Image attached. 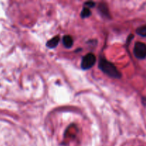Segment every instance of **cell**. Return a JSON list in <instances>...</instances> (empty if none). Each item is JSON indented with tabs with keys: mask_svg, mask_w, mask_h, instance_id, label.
Segmentation results:
<instances>
[{
	"mask_svg": "<svg viewBox=\"0 0 146 146\" xmlns=\"http://www.w3.org/2000/svg\"><path fill=\"white\" fill-rule=\"evenodd\" d=\"M62 42L63 44L64 45V46L66 47V48H71V47L72 46L73 44H74V41H73L72 37L69 35L64 36L62 38Z\"/></svg>",
	"mask_w": 146,
	"mask_h": 146,
	"instance_id": "cell-5",
	"label": "cell"
},
{
	"mask_svg": "<svg viewBox=\"0 0 146 146\" xmlns=\"http://www.w3.org/2000/svg\"><path fill=\"white\" fill-rule=\"evenodd\" d=\"M133 54L138 59L143 60L146 58V44L137 41L134 45Z\"/></svg>",
	"mask_w": 146,
	"mask_h": 146,
	"instance_id": "cell-2",
	"label": "cell"
},
{
	"mask_svg": "<svg viewBox=\"0 0 146 146\" xmlns=\"http://www.w3.org/2000/svg\"><path fill=\"white\" fill-rule=\"evenodd\" d=\"M99 11H101V14L103 15H105L106 17H108V7L106 4H100L99 6Z\"/></svg>",
	"mask_w": 146,
	"mask_h": 146,
	"instance_id": "cell-7",
	"label": "cell"
},
{
	"mask_svg": "<svg viewBox=\"0 0 146 146\" xmlns=\"http://www.w3.org/2000/svg\"><path fill=\"white\" fill-rule=\"evenodd\" d=\"M98 68L106 75L111 78L118 79L121 77V74L113 63L110 62L104 58H101L98 63Z\"/></svg>",
	"mask_w": 146,
	"mask_h": 146,
	"instance_id": "cell-1",
	"label": "cell"
},
{
	"mask_svg": "<svg viewBox=\"0 0 146 146\" xmlns=\"http://www.w3.org/2000/svg\"><path fill=\"white\" fill-rule=\"evenodd\" d=\"M142 104L144 106H146V96H143L142 98Z\"/></svg>",
	"mask_w": 146,
	"mask_h": 146,
	"instance_id": "cell-10",
	"label": "cell"
},
{
	"mask_svg": "<svg viewBox=\"0 0 146 146\" xmlns=\"http://www.w3.org/2000/svg\"><path fill=\"white\" fill-rule=\"evenodd\" d=\"M85 6L87 7V8H92V7H94L95 6V3L92 2V1H88V2L85 3Z\"/></svg>",
	"mask_w": 146,
	"mask_h": 146,
	"instance_id": "cell-9",
	"label": "cell"
},
{
	"mask_svg": "<svg viewBox=\"0 0 146 146\" xmlns=\"http://www.w3.org/2000/svg\"><path fill=\"white\" fill-rule=\"evenodd\" d=\"M91 12L90 11L89 8H87V7H84L82 9V11L81 13V16L82 18H87L89 16H91Z\"/></svg>",
	"mask_w": 146,
	"mask_h": 146,
	"instance_id": "cell-8",
	"label": "cell"
},
{
	"mask_svg": "<svg viewBox=\"0 0 146 146\" xmlns=\"http://www.w3.org/2000/svg\"><path fill=\"white\" fill-rule=\"evenodd\" d=\"M60 41V38L58 36H56L54 37V38H51L50 40H48L46 43V46L48 48H55L56 46H57V45L58 44Z\"/></svg>",
	"mask_w": 146,
	"mask_h": 146,
	"instance_id": "cell-4",
	"label": "cell"
},
{
	"mask_svg": "<svg viewBox=\"0 0 146 146\" xmlns=\"http://www.w3.org/2000/svg\"><path fill=\"white\" fill-rule=\"evenodd\" d=\"M96 58L94 54H91V53L86 54L82 58L81 64V68L84 70L90 69V68L94 66L96 63Z\"/></svg>",
	"mask_w": 146,
	"mask_h": 146,
	"instance_id": "cell-3",
	"label": "cell"
},
{
	"mask_svg": "<svg viewBox=\"0 0 146 146\" xmlns=\"http://www.w3.org/2000/svg\"><path fill=\"white\" fill-rule=\"evenodd\" d=\"M135 32H136V34H138V35L146 38V24L145 25L141 26V27H138L136 29V31H135Z\"/></svg>",
	"mask_w": 146,
	"mask_h": 146,
	"instance_id": "cell-6",
	"label": "cell"
}]
</instances>
